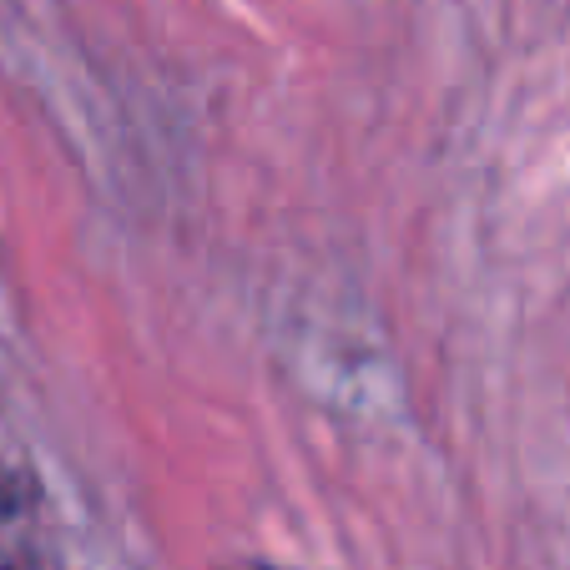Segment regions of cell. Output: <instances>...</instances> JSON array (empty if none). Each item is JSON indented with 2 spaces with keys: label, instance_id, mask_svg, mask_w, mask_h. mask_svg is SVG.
Returning a JSON list of instances; mask_svg holds the SVG:
<instances>
[{
  "label": "cell",
  "instance_id": "6da1fadb",
  "mask_svg": "<svg viewBox=\"0 0 570 570\" xmlns=\"http://www.w3.org/2000/svg\"><path fill=\"white\" fill-rule=\"evenodd\" d=\"M227 570H293V566H268V560H237V566Z\"/></svg>",
  "mask_w": 570,
  "mask_h": 570
}]
</instances>
